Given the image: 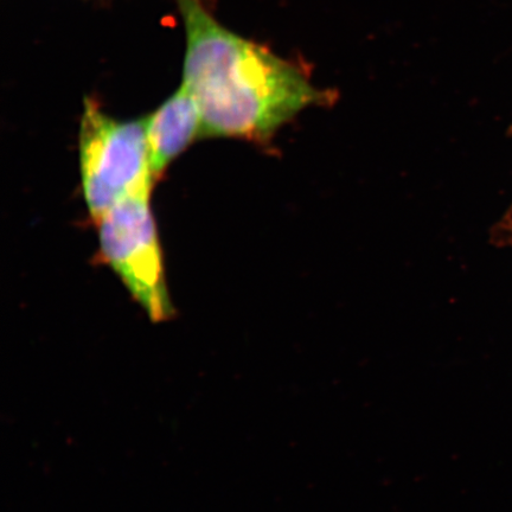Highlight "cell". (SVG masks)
Wrapping results in <instances>:
<instances>
[{
	"instance_id": "obj_1",
	"label": "cell",
	"mask_w": 512,
	"mask_h": 512,
	"mask_svg": "<svg viewBox=\"0 0 512 512\" xmlns=\"http://www.w3.org/2000/svg\"><path fill=\"white\" fill-rule=\"evenodd\" d=\"M187 32L182 86L195 99L202 137L267 143L281 126L330 93L303 70L227 30L201 0H176Z\"/></svg>"
},
{
	"instance_id": "obj_2",
	"label": "cell",
	"mask_w": 512,
	"mask_h": 512,
	"mask_svg": "<svg viewBox=\"0 0 512 512\" xmlns=\"http://www.w3.org/2000/svg\"><path fill=\"white\" fill-rule=\"evenodd\" d=\"M83 197L95 222L125 198L152 191L145 118L118 120L87 99L79 131Z\"/></svg>"
},
{
	"instance_id": "obj_3",
	"label": "cell",
	"mask_w": 512,
	"mask_h": 512,
	"mask_svg": "<svg viewBox=\"0 0 512 512\" xmlns=\"http://www.w3.org/2000/svg\"><path fill=\"white\" fill-rule=\"evenodd\" d=\"M151 192L125 198L96 223L102 259L151 322L164 323L174 318L176 311L166 284Z\"/></svg>"
},
{
	"instance_id": "obj_4",
	"label": "cell",
	"mask_w": 512,
	"mask_h": 512,
	"mask_svg": "<svg viewBox=\"0 0 512 512\" xmlns=\"http://www.w3.org/2000/svg\"><path fill=\"white\" fill-rule=\"evenodd\" d=\"M153 178L158 181L169 164L195 139L202 137L196 101L182 86L157 111L145 118Z\"/></svg>"
}]
</instances>
